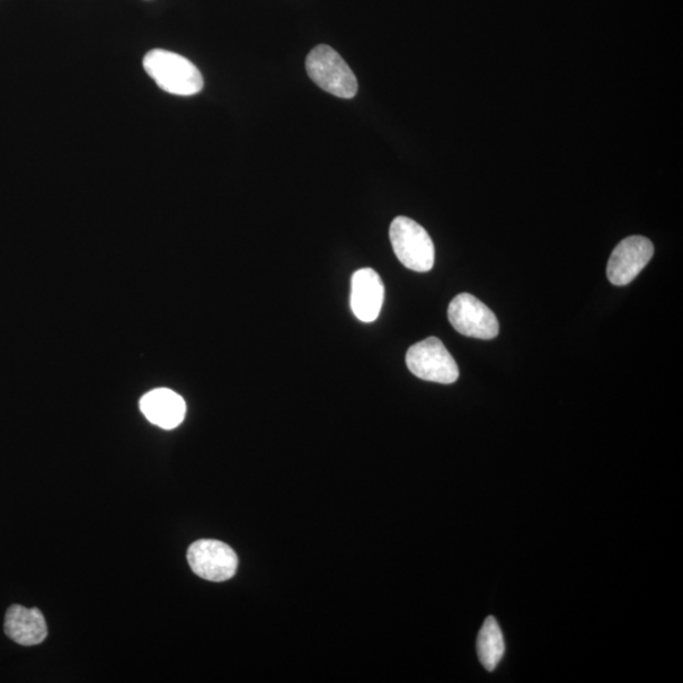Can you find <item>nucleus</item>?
Segmentation results:
<instances>
[{
    "label": "nucleus",
    "instance_id": "nucleus-3",
    "mask_svg": "<svg viewBox=\"0 0 683 683\" xmlns=\"http://www.w3.org/2000/svg\"><path fill=\"white\" fill-rule=\"evenodd\" d=\"M390 241L394 252L406 269L428 272L433 269L434 245L427 230L415 220L397 217L390 226Z\"/></svg>",
    "mask_w": 683,
    "mask_h": 683
},
{
    "label": "nucleus",
    "instance_id": "nucleus-5",
    "mask_svg": "<svg viewBox=\"0 0 683 683\" xmlns=\"http://www.w3.org/2000/svg\"><path fill=\"white\" fill-rule=\"evenodd\" d=\"M448 319L458 333L473 339L493 340L499 334L498 318L491 309L466 292L451 301Z\"/></svg>",
    "mask_w": 683,
    "mask_h": 683
},
{
    "label": "nucleus",
    "instance_id": "nucleus-1",
    "mask_svg": "<svg viewBox=\"0 0 683 683\" xmlns=\"http://www.w3.org/2000/svg\"><path fill=\"white\" fill-rule=\"evenodd\" d=\"M148 76L164 92L180 96H192L203 91L201 73L192 61L166 50H153L144 59Z\"/></svg>",
    "mask_w": 683,
    "mask_h": 683
},
{
    "label": "nucleus",
    "instance_id": "nucleus-4",
    "mask_svg": "<svg viewBox=\"0 0 683 683\" xmlns=\"http://www.w3.org/2000/svg\"><path fill=\"white\" fill-rule=\"evenodd\" d=\"M406 365L413 375L431 383L449 385L459 377L455 359L436 337L412 345L406 353Z\"/></svg>",
    "mask_w": 683,
    "mask_h": 683
},
{
    "label": "nucleus",
    "instance_id": "nucleus-8",
    "mask_svg": "<svg viewBox=\"0 0 683 683\" xmlns=\"http://www.w3.org/2000/svg\"><path fill=\"white\" fill-rule=\"evenodd\" d=\"M385 287L380 275L372 269L353 273L351 281V308L361 322H375L383 308Z\"/></svg>",
    "mask_w": 683,
    "mask_h": 683
},
{
    "label": "nucleus",
    "instance_id": "nucleus-9",
    "mask_svg": "<svg viewBox=\"0 0 683 683\" xmlns=\"http://www.w3.org/2000/svg\"><path fill=\"white\" fill-rule=\"evenodd\" d=\"M141 412L159 428L179 427L186 414L184 399L168 389H156L141 399Z\"/></svg>",
    "mask_w": 683,
    "mask_h": 683
},
{
    "label": "nucleus",
    "instance_id": "nucleus-7",
    "mask_svg": "<svg viewBox=\"0 0 683 683\" xmlns=\"http://www.w3.org/2000/svg\"><path fill=\"white\" fill-rule=\"evenodd\" d=\"M654 246L649 238L632 236L623 239L611 253L607 275L613 286L624 287L631 283L650 263Z\"/></svg>",
    "mask_w": 683,
    "mask_h": 683
},
{
    "label": "nucleus",
    "instance_id": "nucleus-11",
    "mask_svg": "<svg viewBox=\"0 0 683 683\" xmlns=\"http://www.w3.org/2000/svg\"><path fill=\"white\" fill-rule=\"evenodd\" d=\"M505 652L504 638L499 623L489 617L485 620L477 638V653L487 671H494L499 666Z\"/></svg>",
    "mask_w": 683,
    "mask_h": 683
},
{
    "label": "nucleus",
    "instance_id": "nucleus-2",
    "mask_svg": "<svg viewBox=\"0 0 683 683\" xmlns=\"http://www.w3.org/2000/svg\"><path fill=\"white\" fill-rule=\"evenodd\" d=\"M310 79L323 91L343 100H352L359 92L353 71L339 52L327 44H319L307 58Z\"/></svg>",
    "mask_w": 683,
    "mask_h": 683
},
{
    "label": "nucleus",
    "instance_id": "nucleus-10",
    "mask_svg": "<svg viewBox=\"0 0 683 683\" xmlns=\"http://www.w3.org/2000/svg\"><path fill=\"white\" fill-rule=\"evenodd\" d=\"M4 632L18 644L38 645L46 640L48 624L38 608L12 606L7 611Z\"/></svg>",
    "mask_w": 683,
    "mask_h": 683
},
{
    "label": "nucleus",
    "instance_id": "nucleus-6",
    "mask_svg": "<svg viewBox=\"0 0 683 683\" xmlns=\"http://www.w3.org/2000/svg\"><path fill=\"white\" fill-rule=\"evenodd\" d=\"M188 562L199 578L213 582L232 579L238 569V557L232 548L219 540L201 539L188 549Z\"/></svg>",
    "mask_w": 683,
    "mask_h": 683
}]
</instances>
